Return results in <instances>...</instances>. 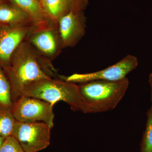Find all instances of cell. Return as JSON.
<instances>
[{
	"instance_id": "obj_18",
	"label": "cell",
	"mask_w": 152,
	"mask_h": 152,
	"mask_svg": "<svg viewBox=\"0 0 152 152\" xmlns=\"http://www.w3.org/2000/svg\"><path fill=\"white\" fill-rule=\"evenodd\" d=\"M5 139V138L0 136V147L1 146L2 144H3V142H4V140Z\"/></svg>"
},
{
	"instance_id": "obj_7",
	"label": "cell",
	"mask_w": 152,
	"mask_h": 152,
	"mask_svg": "<svg viewBox=\"0 0 152 152\" xmlns=\"http://www.w3.org/2000/svg\"><path fill=\"white\" fill-rule=\"evenodd\" d=\"M63 47L75 45L84 35L86 18L82 11H71L58 19Z\"/></svg>"
},
{
	"instance_id": "obj_3",
	"label": "cell",
	"mask_w": 152,
	"mask_h": 152,
	"mask_svg": "<svg viewBox=\"0 0 152 152\" xmlns=\"http://www.w3.org/2000/svg\"><path fill=\"white\" fill-rule=\"evenodd\" d=\"M22 96L39 99L53 106L57 102L63 101L69 105L74 111L83 113L84 111V104L79 86L64 80L50 78L30 83L23 88Z\"/></svg>"
},
{
	"instance_id": "obj_16",
	"label": "cell",
	"mask_w": 152,
	"mask_h": 152,
	"mask_svg": "<svg viewBox=\"0 0 152 152\" xmlns=\"http://www.w3.org/2000/svg\"><path fill=\"white\" fill-rule=\"evenodd\" d=\"M0 152H26L19 142L12 136L5 139L1 146Z\"/></svg>"
},
{
	"instance_id": "obj_9",
	"label": "cell",
	"mask_w": 152,
	"mask_h": 152,
	"mask_svg": "<svg viewBox=\"0 0 152 152\" xmlns=\"http://www.w3.org/2000/svg\"><path fill=\"white\" fill-rule=\"evenodd\" d=\"M45 13L58 19L71 11H82L86 8L88 0H41Z\"/></svg>"
},
{
	"instance_id": "obj_13",
	"label": "cell",
	"mask_w": 152,
	"mask_h": 152,
	"mask_svg": "<svg viewBox=\"0 0 152 152\" xmlns=\"http://www.w3.org/2000/svg\"><path fill=\"white\" fill-rule=\"evenodd\" d=\"M12 108L0 105V136L6 138L12 135L16 120Z\"/></svg>"
},
{
	"instance_id": "obj_15",
	"label": "cell",
	"mask_w": 152,
	"mask_h": 152,
	"mask_svg": "<svg viewBox=\"0 0 152 152\" xmlns=\"http://www.w3.org/2000/svg\"><path fill=\"white\" fill-rule=\"evenodd\" d=\"M148 119L144 133L141 152H152V111L150 109L147 113Z\"/></svg>"
},
{
	"instance_id": "obj_1",
	"label": "cell",
	"mask_w": 152,
	"mask_h": 152,
	"mask_svg": "<svg viewBox=\"0 0 152 152\" xmlns=\"http://www.w3.org/2000/svg\"><path fill=\"white\" fill-rule=\"evenodd\" d=\"M27 47L20 45L11 57L8 65L2 67L10 85L13 104L21 97L25 86L39 80L51 78Z\"/></svg>"
},
{
	"instance_id": "obj_11",
	"label": "cell",
	"mask_w": 152,
	"mask_h": 152,
	"mask_svg": "<svg viewBox=\"0 0 152 152\" xmlns=\"http://www.w3.org/2000/svg\"><path fill=\"white\" fill-rule=\"evenodd\" d=\"M11 3L25 12L37 24L45 20V13L40 3L37 0H10Z\"/></svg>"
},
{
	"instance_id": "obj_10",
	"label": "cell",
	"mask_w": 152,
	"mask_h": 152,
	"mask_svg": "<svg viewBox=\"0 0 152 152\" xmlns=\"http://www.w3.org/2000/svg\"><path fill=\"white\" fill-rule=\"evenodd\" d=\"M28 17L23 10L13 4L0 3V26H20V25L26 21Z\"/></svg>"
},
{
	"instance_id": "obj_6",
	"label": "cell",
	"mask_w": 152,
	"mask_h": 152,
	"mask_svg": "<svg viewBox=\"0 0 152 152\" xmlns=\"http://www.w3.org/2000/svg\"><path fill=\"white\" fill-rule=\"evenodd\" d=\"M138 64L137 58L129 55L113 65L100 71L87 74H74L61 78L66 81L72 83H88L93 81L105 80L115 81L126 77L130 72L137 68Z\"/></svg>"
},
{
	"instance_id": "obj_5",
	"label": "cell",
	"mask_w": 152,
	"mask_h": 152,
	"mask_svg": "<svg viewBox=\"0 0 152 152\" xmlns=\"http://www.w3.org/2000/svg\"><path fill=\"white\" fill-rule=\"evenodd\" d=\"M51 128L44 122L22 123L16 121L12 131L14 137L26 152H38L50 142Z\"/></svg>"
},
{
	"instance_id": "obj_2",
	"label": "cell",
	"mask_w": 152,
	"mask_h": 152,
	"mask_svg": "<svg viewBox=\"0 0 152 152\" xmlns=\"http://www.w3.org/2000/svg\"><path fill=\"white\" fill-rule=\"evenodd\" d=\"M129 86L126 77L115 81L96 80L82 83L80 93L85 105V113L112 110L121 100Z\"/></svg>"
},
{
	"instance_id": "obj_4",
	"label": "cell",
	"mask_w": 152,
	"mask_h": 152,
	"mask_svg": "<svg viewBox=\"0 0 152 152\" xmlns=\"http://www.w3.org/2000/svg\"><path fill=\"white\" fill-rule=\"evenodd\" d=\"M53 105L37 98L22 96L13 105V114L17 121L44 122L51 129L54 126Z\"/></svg>"
},
{
	"instance_id": "obj_17",
	"label": "cell",
	"mask_w": 152,
	"mask_h": 152,
	"mask_svg": "<svg viewBox=\"0 0 152 152\" xmlns=\"http://www.w3.org/2000/svg\"><path fill=\"white\" fill-rule=\"evenodd\" d=\"M149 83L150 86L151 87V94H152V70L151 73L150 74L149 76Z\"/></svg>"
},
{
	"instance_id": "obj_14",
	"label": "cell",
	"mask_w": 152,
	"mask_h": 152,
	"mask_svg": "<svg viewBox=\"0 0 152 152\" xmlns=\"http://www.w3.org/2000/svg\"><path fill=\"white\" fill-rule=\"evenodd\" d=\"M0 105L13 107L10 85L2 67L0 65Z\"/></svg>"
},
{
	"instance_id": "obj_20",
	"label": "cell",
	"mask_w": 152,
	"mask_h": 152,
	"mask_svg": "<svg viewBox=\"0 0 152 152\" xmlns=\"http://www.w3.org/2000/svg\"><path fill=\"white\" fill-rule=\"evenodd\" d=\"M1 2V0H0V3Z\"/></svg>"
},
{
	"instance_id": "obj_8",
	"label": "cell",
	"mask_w": 152,
	"mask_h": 152,
	"mask_svg": "<svg viewBox=\"0 0 152 152\" xmlns=\"http://www.w3.org/2000/svg\"><path fill=\"white\" fill-rule=\"evenodd\" d=\"M26 34V30L21 27H10L0 26V65H8L11 57Z\"/></svg>"
},
{
	"instance_id": "obj_19",
	"label": "cell",
	"mask_w": 152,
	"mask_h": 152,
	"mask_svg": "<svg viewBox=\"0 0 152 152\" xmlns=\"http://www.w3.org/2000/svg\"><path fill=\"white\" fill-rule=\"evenodd\" d=\"M37 1H39V2H40L41 0H37Z\"/></svg>"
},
{
	"instance_id": "obj_12",
	"label": "cell",
	"mask_w": 152,
	"mask_h": 152,
	"mask_svg": "<svg viewBox=\"0 0 152 152\" xmlns=\"http://www.w3.org/2000/svg\"><path fill=\"white\" fill-rule=\"evenodd\" d=\"M32 42L39 50L48 55L53 54L56 49V43L53 33L45 31L37 34Z\"/></svg>"
}]
</instances>
